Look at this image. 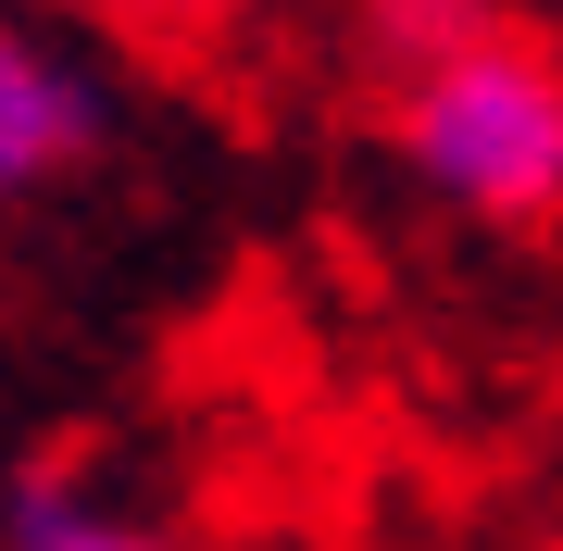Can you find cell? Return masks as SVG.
I'll return each instance as SVG.
<instances>
[{"instance_id": "cell-1", "label": "cell", "mask_w": 563, "mask_h": 551, "mask_svg": "<svg viewBox=\"0 0 563 551\" xmlns=\"http://www.w3.org/2000/svg\"><path fill=\"white\" fill-rule=\"evenodd\" d=\"M388 151L476 225H563V51L488 0H376L363 25Z\"/></svg>"}, {"instance_id": "cell-2", "label": "cell", "mask_w": 563, "mask_h": 551, "mask_svg": "<svg viewBox=\"0 0 563 551\" xmlns=\"http://www.w3.org/2000/svg\"><path fill=\"white\" fill-rule=\"evenodd\" d=\"M101 76H88L63 38H38V25H13L0 13V201H38V188H63L101 151Z\"/></svg>"}, {"instance_id": "cell-3", "label": "cell", "mask_w": 563, "mask_h": 551, "mask_svg": "<svg viewBox=\"0 0 563 551\" xmlns=\"http://www.w3.org/2000/svg\"><path fill=\"white\" fill-rule=\"evenodd\" d=\"M0 551H176V539L113 514V502H88L76 476H13L0 489Z\"/></svg>"}, {"instance_id": "cell-4", "label": "cell", "mask_w": 563, "mask_h": 551, "mask_svg": "<svg viewBox=\"0 0 563 551\" xmlns=\"http://www.w3.org/2000/svg\"><path fill=\"white\" fill-rule=\"evenodd\" d=\"M76 13L125 25V38H201V25H225V0H76Z\"/></svg>"}]
</instances>
